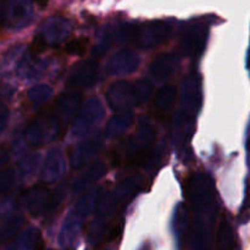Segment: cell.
I'll return each mask as SVG.
<instances>
[{
  "instance_id": "6da1fadb",
  "label": "cell",
  "mask_w": 250,
  "mask_h": 250,
  "mask_svg": "<svg viewBox=\"0 0 250 250\" xmlns=\"http://www.w3.org/2000/svg\"><path fill=\"white\" fill-rule=\"evenodd\" d=\"M89 41L87 38H78L68 42L65 45V51L68 55H83L87 51Z\"/></svg>"
},
{
  "instance_id": "7a4b0ae2",
  "label": "cell",
  "mask_w": 250,
  "mask_h": 250,
  "mask_svg": "<svg viewBox=\"0 0 250 250\" xmlns=\"http://www.w3.org/2000/svg\"><path fill=\"white\" fill-rule=\"evenodd\" d=\"M46 48V43L44 42V39L42 37H37L33 42H32V45H31V53L33 55H37V54H41L42 51L45 50Z\"/></svg>"
},
{
  "instance_id": "3957f363",
  "label": "cell",
  "mask_w": 250,
  "mask_h": 250,
  "mask_svg": "<svg viewBox=\"0 0 250 250\" xmlns=\"http://www.w3.org/2000/svg\"><path fill=\"white\" fill-rule=\"evenodd\" d=\"M37 2H38L42 7H45V5L48 4V0H37Z\"/></svg>"
}]
</instances>
